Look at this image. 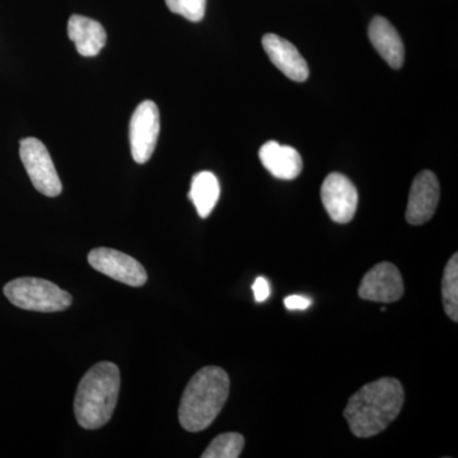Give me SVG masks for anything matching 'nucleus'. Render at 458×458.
Returning a JSON list of instances; mask_svg holds the SVG:
<instances>
[{"mask_svg":"<svg viewBox=\"0 0 458 458\" xmlns=\"http://www.w3.org/2000/svg\"><path fill=\"white\" fill-rule=\"evenodd\" d=\"M229 386L227 372L219 367H205L195 373L181 399V427L191 433L207 429L227 403Z\"/></svg>","mask_w":458,"mask_h":458,"instance_id":"2","label":"nucleus"},{"mask_svg":"<svg viewBox=\"0 0 458 458\" xmlns=\"http://www.w3.org/2000/svg\"><path fill=\"white\" fill-rule=\"evenodd\" d=\"M284 304L289 311H304V310L311 307L312 301L310 298L303 297V295L295 294L286 297Z\"/></svg>","mask_w":458,"mask_h":458,"instance_id":"19","label":"nucleus"},{"mask_svg":"<svg viewBox=\"0 0 458 458\" xmlns=\"http://www.w3.org/2000/svg\"><path fill=\"white\" fill-rule=\"evenodd\" d=\"M358 190L342 174H328L321 186V200L334 222L346 225L354 218L358 208Z\"/></svg>","mask_w":458,"mask_h":458,"instance_id":"8","label":"nucleus"},{"mask_svg":"<svg viewBox=\"0 0 458 458\" xmlns=\"http://www.w3.org/2000/svg\"><path fill=\"white\" fill-rule=\"evenodd\" d=\"M256 302H265L270 297V285L265 278H258L252 285Z\"/></svg>","mask_w":458,"mask_h":458,"instance_id":"20","label":"nucleus"},{"mask_svg":"<svg viewBox=\"0 0 458 458\" xmlns=\"http://www.w3.org/2000/svg\"><path fill=\"white\" fill-rule=\"evenodd\" d=\"M120 369L111 361H99L83 376L74 399V414L84 429H98L113 418L119 399Z\"/></svg>","mask_w":458,"mask_h":458,"instance_id":"3","label":"nucleus"},{"mask_svg":"<svg viewBox=\"0 0 458 458\" xmlns=\"http://www.w3.org/2000/svg\"><path fill=\"white\" fill-rule=\"evenodd\" d=\"M20 156L32 185L38 192L49 198L60 195L63 190L62 181L44 143L36 138L21 140Z\"/></svg>","mask_w":458,"mask_h":458,"instance_id":"5","label":"nucleus"},{"mask_svg":"<svg viewBox=\"0 0 458 458\" xmlns=\"http://www.w3.org/2000/svg\"><path fill=\"white\" fill-rule=\"evenodd\" d=\"M369 40L379 55L384 57L387 64L399 69L403 64L405 49L399 32L384 17H375L369 29Z\"/></svg>","mask_w":458,"mask_h":458,"instance_id":"13","label":"nucleus"},{"mask_svg":"<svg viewBox=\"0 0 458 458\" xmlns=\"http://www.w3.org/2000/svg\"><path fill=\"white\" fill-rule=\"evenodd\" d=\"M89 262L93 269L126 285L141 286L148 280L143 265L117 250L106 247L92 250L89 254Z\"/></svg>","mask_w":458,"mask_h":458,"instance_id":"7","label":"nucleus"},{"mask_svg":"<svg viewBox=\"0 0 458 458\" xmlns=\"http://www.w3.org/2000/svg\"><path fill=\"white\" fill-rule=\"evenodd\" d=\"M9 302L26 311L60 312L71 307L73 298L49 280L18 278L4 286Z\"/></svg>","mask_w":458,"mask_h":458,"instance_id":"4","label":"nucleus"},{"mask_svg":"<svg viewBox=\"0 0 458 458\" xmlns=\"http://www.w3.org/2000/svg\"><path fill=\"white\" fill-rule=\"evenodd\" d=\"M219 195H221V186L212 172H199L192 177L189 199L194 203L201 218L210 216L218 203Z\"/></svg>","mask_w":458,"mask_h":458,"instance_id":"15","label":"nucleus"},{"mask_svg":"<svg viewBox=\"0 0 458 458\" xmlns=\"http://www.w3.org/2000/svg\"><path fill=\"white\" fill-rule=\"evenodd\" d=\"M172 13L180 14L191 22H199L205 16L207 0H165Z\"/></svg>","mask_w":458,"mask_h":458,"instance_id":"18","label":"nucleus"},{"mask_svg":"<svg viewBox=\"0 0 458 458\" xmlns=\"http://www.w3.org/2000/svg\"><path fill=\"white\" fill-rule=\"evenodd\" d=\"M68 35L74 42L78 53L86 57L98 55L107 40L106 31L101 23L78 14L69 20Z\"/></svg>","mask_w":458,"mask_h":458,"instance_id":"14","label":"nucleus"},{"mask_svg":"<svg viewBox=\"0 0 458 458\" xmlns=\"http://www.w3.org/2000/svg\"><path fill=\"white\" fill-rule=\"evenodd\" d=\"M438 179L430 171H423L412 181L410 189L406 221L409 225H421L429 221L439 203Z\"/></svg>","mask_w":458,"mask_h":458,"instance_id":"10","label":"nucleus"},{"mask_svg":"<svg viewBox=\"0 0 458 458\" xmlns=\"http://www.w3.org/2000/svg\"><path fill=\"white\" fill-rule=\"evenodd\" d=\"M262 165L280 180H294L303 170L302 157L292 147L280 146L276 141H267L259 150Z\"/></svg>","mask_w":458,"mask_h":458,"instance_id":"12","label":"nucleus"},{"mask_svg":"<svg viewBox=\"0 0 458 458\" xmlns=\"http://www.w3.org/2000/svg\"><path fill=\"white\" fill-rule=\"evenodd\" d=\"M245 447V438L240 433H223L214 438L201 454L203 458H238Z\"/></svg>","mask_w":458,"mask_h":458,"instance_id":"17","label":"nucleus"},{"mask_svg":"<svg viewBox=\"0 0 458 458\" xmlns=\"http://www.w3.org/2000/svg\"><path fill=\"white\" fill-rule=\"evenodd\" d=\"M405 394L397 379L379 378L352 394L344 418L358 438H370L384 432L399 417Z\"/></svg>","mask_w":458,"mask_h":458,"instance_id":"1","label":"nucleus"},{"mask_svg":"<svg viewBox=\"0 0 458 458\" xmlns=\"http://www.w3.org/2000/svg\"><path fill=\"white\" fill-rule=\"evenodd\" d=\"M159 134V111L153 101L141 102L131 116L129 128L131 156L137 164L149 161Z\"/></svg>","mask_w":458,"mask_h":458,"instance_id":"6","label":"nucleus"},{"mask_svg":"<svg viewBox=\"0 0 458 458\" xmlns=\"http://www.w3.org/2000/svg\"><path fill=\"white\" fill-rule=\"evenodd\" d=\"M358 294L361 300L393 303L403 295V280L396 265L379 262L361 279Z\"/></svg>","mask_w":458,"mask_h":458,"instance_id":"9","label":"nucleus"},{"mask_svg":"<svg viewBox=\"0 0 458 458\" xmlns=\"http://www.w3.org/2000/svg\"><path fill=\"white\" fill-rule=\"evenodd\" d=\"M442 300L445 311L454 322L458 321V255L448 260L442 278Z\"/></svg>","mask_w":458,"mask_h":458,"instance_id":"16","label":"nucleus"},{"mask_svg":"<svg viewBox=\"0 0 458 458\" xmlns=\"http://www.w3.org/2000/svg\"><path fill=\"white\" fill-rule=\"evenodd\" d=\"M262 47L273 64L286 77L295 82H304L309 78V65L293 44L274 33H267L262 38Z\"/></svg>","mask_w":458,"mask_h":458,"instance_id":"11","label":"nucleus"}]
</instances>
